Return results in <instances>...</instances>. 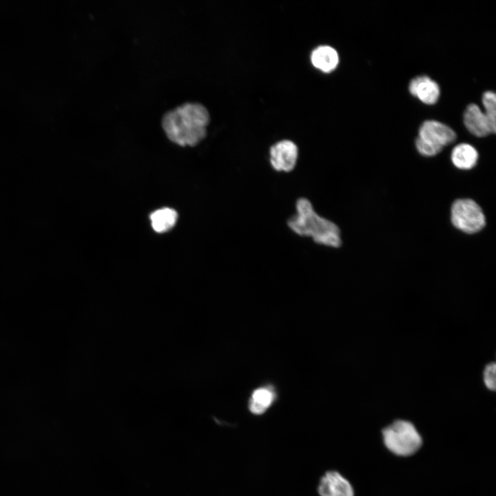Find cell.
Here are the masks:
<instances>
[{"mask_svg": "<svg viewBox=\"0 0 496 496\" xmlns=\"http://www.w3.org/2000/svg\"><path fill=\"white\" fill-rule=\"evenodd\" d=\"M209 120L206 107L191 101L166 112L161 123L170 141L180 146H194L205 137Z\"/></svg>", "mask_w": 496, "mask_h": 496, "instance_id": "1", "label": "cell"}, {"mask_svg": "<svg viewBox=\"0 0 496 496\" xmlns=\"http://www.w3.org/2000/svg\"><path fill=\"white\" fill-rule=\"evenodd\" d=\"M296 214L287 221L290 229L300 236L310 237L317 244L337 248L342 244L339 227L320 216L309 200L300 198L296 203Z\"/></svg>", "mask_w": 496, "mask_h": 496, "instance_id": "2", "label": "cell"}, {"mask_svg": "<svg viewBox=\"0 0 496 496\" xmlns=\"http://www.w3.org/2000/svg\"><path fill=\"white\" fill-rule=\"evenodd\" d=\"M386 448L397 456L415 453L422 445V438L415 425L405 420H397L382 431Z\"/></svg>", "mask_w": 496, "mask_h": 496, "instance_id": "3", "label": "cell"}, {"mask_svg": "<svg viewBox=\"0 0 496 496\" xmlns=\"http://www.w3.org/2000/svg\"><path fill=\"white\" fill-rule=\"evenodd\" d=\"M457 138L455 132L446 124L436 120H426L418 130L415 147L422 156L431 157L438 154L443 148Z\"/></svg>", "mask_w": 496, "mask_h": 496, "instance_id": "4", "label": "cell"}, {"mask_svg": "<svg viewBox=\"0 0 496 496\" xmlns=\"http://www.w3.org/2000/svg\"><path fill=\"white\" fill-rule=\"evenodd\" d=\"M451 219L455 228L468 234L481 231L486 225L482 208L469 198L457 199L453 203Z\"/></svg>", "mask_w": 496, "mask_h": 496, "instance_id": "5", "label": "cell"}, {"mask_svg": "<svg viewBox=\"0 0 496 496\" xmlns=\"http://www.w3.org/2000/svg\"><path fill=\"white\" fill-rule=\"evenodd\" d=\"M269 156L271 165L274 170L290 172L296 165L298 149L293 141L282 140L271 147Z\"/></svg>", "mask_w": 496, "mask_h": 496, "instance_id": "6", "label": "cell"}, {"mask_svg": "<svg viewBox=\"0 0 496 496\" xmlns=\"http://www.w3.org/2000/svg\"><path fill=\"white\" fill-rule=\"evenodd\" d=\"M317 491L320 496H354L350 482L336 471H328L321 477Z\"/></svg>", "mask_w": 496, "mask_h": 496, "instance_id": "7", "label": "cell"}, {"mask_svg": "<svg viewBox=\"0 0 496 496\" xmlns=\"http://www.w3.org/2000/svg\"><path fill=\"white\" fill-rule=\"evenodd\" d=\"M408 89L413 96L428 105L435 104L441 94L438 83L424 74L413 78L409 83Z\"/></svg>", "mask_w": 496, "mask_h": 496, "instance_id": "8", "label": "cell"}, {"mask_svg": "<svg viewBox=\"0 0 496 496\" xmlns=\"http://www.w3.org/2000/svg\"><path fill=\"white\" fill-rule=\"evenodd\" d=\"M463 123L466 130L477 137H485L496 132L483 110L475 103H470L465 108Z\"/></svg>", "mask_w": 496, "mask_h": 496, "instance_id": "9", "label": "cell"}, {"mask_svg": "<svg viewBox=\"0 0 496 496\" xmlns=\"http://www.w3.org/2000/svg\"><path fill=\"white\" fill-rule=\"evenodd\" d=\"M479 154L471 144L461 143L455 145L451 154L453 165L459 169L468 170L473 168L478 161Z\"/></svg>", "mask_w": 496, "mask_h": 496, "instance_id": "10", "label": "cell"}, {"mask_svg": "<svg viewBox=\"0 0 496 496\" xmlns=\"http://www.w3.org/2000/svg\"><path fill=\"white\" fill-rule=\"evenodd\" d=\"M311 61L315 68L324 72H331L338 66L339 56L333 48L320 45L312 52Z\"/></svg>", "mask_w": 496, "mask_h": 496, "instance_id": "11", "label": "cell"}, {"mask_svg": "<svg viewBox=\"0 0 496 496\" xmlns=\"http://www.w3.org/2000/svg\"><path fill=\"white\" fill-rule=\"evenodd\" d=\"M177 217V213L173 209H159L150 215L152 227L158 233L166 232L175 225Z\"/></svg>", "mask_w": 496, "mask_h": 496, "instance_id": "12", "label": "cell"}, {"mask_svg": "<svg viewBox=\"0 0 496 496\" xmlns=\"http://www.w3.org/2000/svg\"><path fill=\"white\" fill-rule=\"evenodd\" d=\"M274 400V395L269 390L260 388L255 390L250 400L249 408L250 411L256 415L264 413L271 405Z\"/></svg>", "mask_w": 496, "mask_h": 496, "instance_id": "13", "label": "cell"}, {"mask_svg": "<svg viewBox=\"0 0 496 496\" xmlns=\"http://www.w3.org/2000/svg\"><path fill=\"white\" fill-rule=\"evenodd\" d=\"M484 112L488 118L492 127L496 130V94L493 91L488 90L482 96Z\"/></svg>", "mask_w": 496, "mask_h": 496, "instance_id": "14", "label": "cell"}, {"mask_svg": "<svg viewBox=\"0 0 496 496\" xmlns=\"http://www.w3.org/2000/svg\"><path fill=\"white\" fill-rule=\"evenodd\" d=\"M483 382L487 389L495 391L496 388V364H487L483 371Z\"/></svg>", "mask_w": 496, "mask_h": 496, "instance_id": "15", "label": "cell"}]
</instances>
